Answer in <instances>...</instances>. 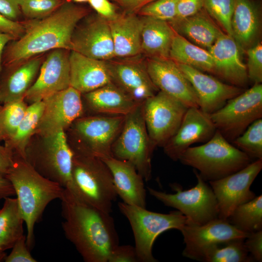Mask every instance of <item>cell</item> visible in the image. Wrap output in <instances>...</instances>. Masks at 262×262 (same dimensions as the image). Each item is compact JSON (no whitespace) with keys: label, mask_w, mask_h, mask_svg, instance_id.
I'll use <instances>...</instances> for the list:
<instances>
[{"label":"cell","mask_w":262,"mask_h":262,"mask_svg":"<svg viewBox=\"0 0 262 262\" xmlns=\"http://www.w3.org/2000/svg\"><path fill=\"white\" fill-rule=\"evenodd\" d=\"M141 53L148 58H169L175 31L168 22L142 16Z\"/></svg>","instance_id":"f546056e"},{"label":"cell","mask_w":262,"mask_h":262,"mask_svg":"<svg viewBox=\"0 0 262 262\" xmlns=\"http://www.w3.org/2000/svg\"><path fill=\"white\" fill-rule=\"evenodd\" d=\"M216 131L209 115L199 107H189L179 129L163 147L164 152L172 160H179L192 145L206 142Z\"/></svg>","instance_id":"ac0fdd59"},{"label":"cell","mask_w":262,"mask_h":262,"mask_svg":"<svg viewBox=\"0 0 262 262\" xmlns=\"http://www.w3.org/2000/svg\"><path fill=\"white\" fill-rule=\"evenodd\" d=\"M169 23L177 33L207 50L223 33L204 8L193 16Z\"/></svg>","instance_id":"f1b7e54d"},{"label":"cell","mask_w":262,"mask_h":262,"mask_svg":"<svg viewBox=\"0 0 262 262\" xmlns=\"http://www.w3.org/2000/svg\"><path fill=\"white\" fill-rule=\"evenodd\" d=\"M70 50L104 61L115 58L108 20L98 15L84 17L73 32Z\"/></svg>","instance_id":"5bb4252c"},{"label":"cell","mask_w":262,"mask_h":262,"mask_svg":"<svg viewBox=\"0 0 262 262\" xmlns=\"http://www.w3.org/2000/svg\"><path fill=\"white\" fill-rule=\"evenodd\" d=\"M240 50L233 37L225 33L208 49L213 60L215 75L230 84L244 88L248 80Z\"/></svg>","instance_id":"7402d4cb"},{"label":"cell","mask_w":262,"mask_h":262,"mask_svg":"<svg viewBox=\"0 0 262 262\" xmlns=\"http://www.w3.org/2000/svg\"><path fill=\"white\" fill-rule=\"evenodd\" d=\"M179 161L198 171L200 176L209 181L233 174L252 162L247 155L231 144L217 130L203 145L187 149Z\"/></svg>","instance_id":"277c9868"},{"label":"cell","mask_w":262,"mask_h":262,"mask_svg":"<svg viewBox=\"0 0 262 262\" xmlns=\"http://www.w3.org/2000/svg\"><path fill=\"white\" fill-rule=\"evenodd\" d=\"M70 85L82 94L112 82L107 61L91 58L70 50Z\"/></svg>","instance_id":"603a6c76"},{"label":"cell","mask_w":262,"mask_h":262,"mask_svg":"<svg viewBox=\"0 0 262 262\" xmlns=\"http://www.w3.org/2000/svg\"><path fill=\"white\" fill-rule=\"evenodd\" d=\"M0 210V250L11 249L25 234L24 222L16 198L5 197Z\"/></svg>","instance_id":"1f68e13d"},{"label":"cell","mask_w":262,"mask_h":262,"mask_svg":"<svg viewBox=\"0 0 262 262\" xmlns=\"http://www.w3.org/2000/svg\"><path fill=\"white\" fill-rule=\"evenodd\" d=\"M1 103V99H0V104Z\"/></svg>","instance_id":"6f0895ef"},{"label":"cell","mask_w":262,"mask_h":262,"mask_svg":"<svg viewBox=\"0 0 262 262\" xmlns=\"http://www.w3.org/2000/svg\"><path fill=\"white\" fill-rule=\"evenodd\" d=\"M137 57L118 58L107 62L112 82L134 100L143 103L159 90L149 76L146 62Z\"/></svg>","instance_id":"d6986e66"},{"label":"cell","mask_w":262,"mask_h":262,"mask_svg":"<svg viewBox=\"0 0 262 262\" xmlns=\"http://www.w3.org/2000/svg\"><path fill=\"white\" fill-rule=\"evenodd\" d=\"M81 94L69 86L43 99L44 110L36 132L44 137L71 126L83 113Z\"/></svg>","instance_id":"9a60e30c"},{"label":"cell","mask_w":262,"mask_h":262,"mask_svg":"<svg viewBox=\"0 0 262 262\" xmlns=\"http://www.w3.org/2000/svg\"><path fill=\"white\" fill-rule=\"evenodd\" d=\"M14 40L15 38L12 35L8 33H0V78L2 69L1 60L3 52L8 43Z\"/></svg>","instance_id":"f5cc1de1"},{"label":"cell","mask_w":262,"mask_h":262,"mask_svg":"<svg viewBox=\"0 0 262 262\" xmlns=\"http://www.w3.org/2000/svg\"><path fill=\"white\" fill-rule=\"evenodd\" d=\"M6 256L7 255L5 251L0 250V262H2L4 260Z\"/></svg>","instance_id":"db71d44e"},{"label":"cell","mask_w":262,"mask_h":262,"mask_svg":"<svg viewBox=\"0 0 262 262\" xmlns=\"http://www.w3.org/2000/svg\"><path fill=\"white\" fill-rule=\"evenodd\" d=\"M21 0H0V13L7 18L17 21L21 14Z\"/></svg>","instance_id":"c3c4849f"},{"label":"cell","mask_w":262,"mask_h":262,"mask_svg":"<svg viewBox=\"0 0 262 262\" xmlns=\"http://www.w3.org/2000/svg\"><path fill=\"white\" fill-rule=\"evenodd\" d=\"M70 50H51L41 65L36 80L26 92L24 99L32 103L64 90L70 85Z\"/></svg>","instance_id":"2e32d148"},{"label":"cell","mask_w":262,"mask_h":262,"mask_svg":"<svg viewBox=\"0 0 262 262\" xmlns=\"http://www.w3.org/2000/svg\"><path fill=\"white\" fill-rule=\"evenodd\" d=\"M262 168V159H257L233 174L209 182L217 201L218 218L227 220L237 207L256 196L250 186Z\"/></svg>","instance_id":"4fadbf2b"},{"label":"cell","mask_w":262,"mask_h":262,"mask_svg":"<svg viewBox=\"0 0 262 262\" xmlns=\"http://www.w3.org/2000/svg\"><path fill=\"white\" fill-rule=\"evenodd\" d=\"M43 58L38 55L17 66L6 69V73L0 79L1 103L24 99L26 92L39 72Z\"/></svg>","instance_id":"484cf974"},{"label":"cell","mask_w":262,"mask_h":262,"mask_svg":"<svg viewBox=\"0 0 262 262\" xmlns=\"http://www.w3.org/2000/svg\"><path fill=\"white\" fill-rule=\"evenodd\" d=\"M118 207L132 229L138 262H157L152 254L157 237L167 230L180 231L188 222L187 218L178 210L161 213L123 202L118 203Z\"/></svg>","instance_id":"8992f818"},{"label":"cell","mask_w":262,"mask_h":262,"mask_svg":"<svg viewBox=\"0 0 262 262\" xmlns=\"http://www.w3.org/2000/svg\"><path fill=\"white\" fill-rule=\"evenodd\" d=\"M245 239H235L215 243L200 251L193 260L204 262H253L254 260L245 245Z\"/></svg>","instance_id":"836d02e7"},{"label":"cell","mask_w":262,"mask_h":262,"mask_svg":"<svg viewBox=\"0 0 262 262\" xmlns=\"http://www.w3.org/2000/svg\"><path fill=\"white\" fill-rule=\"evenodd\" d=\"M88 14V10L83 7L63 2L44 17L22 22L24 33L5 47L2 66L5 69L13 68L33 57L54 49L70 50L73 32Z\"/></svg>","instance_id":"7a4b0ae2"},{"label":"cell","mask_w":262,"mask_h":262,"mask_svg":"<svg viewBox=\"0 0 262 262\" xmlns=\"http://www.w3.org/2000/svg\"><path fill=\"white\" fill-rule=\"evenodd\" d=\"M125 116L100 115L80 117L72 123L78 144L74 152L103 160L112 156V147L119 135Z\"/></svg>","instance_id":"9c48e42d"},{"label":"cell","mask_w":262,"mask_h":262,"mask_svg":"<svg viewBox=\"0 0 262 262\" xmlns=\"http://www.w3.org/2000/svg\"><path fill=\"white\" fill-rule=\"evenodd\" d=\"M14 163V156L13 152L0 143V176L5 177L12 167Z\"/></svg>","instance_id":"681fc988"},{"label":"cell","mask_w":262,"mask_h":262,"mask_svg":"<svg viewBox=\"0 0 262 262\" xmlns=\"http://www.w3.org/2000/svg\"><path fill=\"white\" fill-rule=\"evenodd\" d=\"M102 160L111 173L116 194L123 202L146 208L144 180L135 167L113 157Z\"/></svg>","instance_id":"cb8c5ba5"},{"label":"cell","mask_w":262,"mask_h":262,"mask_svg":"<svg viewBox=\"0 0 262 262\" xmlns=\"http://www.w3.org/2000/svg\"><path fill=\"white\" fill-rule=\"evenodd\" d=\"M2 198H3V197L1 196L0 195V200Z\"/></svg>","instance_id":"9f6ffc18"},{"label":"cell","mask_w":262,"mask_h":262,"mask_svg":"<svg viewBox=\"0 0 262 262\" xmlns=\"http://www.w3.org/2000/svg\"><path fill=\"white\" fill-rule=\"evenodd\" d=\"M60 200L62 227L66 238L84 262H108L119 245L110 213L86 203L68 189H64Z\"/></svg>","instance_id":"6da1fadb"},{"label":"cell","mask_w":262,"mask_h":262,"mask_svg":"<svg viewBox=\"0 0 262 262\" xmlns=\"http://www.w3.org/2000/svg\"><path fill=\"white\" fill-rule=\"evenodd\" d=\"M63 3L61 0H21L20 8L29 19H39L53 12Z\"/></svg>","instance_id":"ab89813d"},{"label":"cell","mask_w":262,"mask_h":262,"mask_svg":"<svg viewBox=\"0 0 262 262\" xmlns=\"http://www.w3.org/2000/svg\"><path fill=\"white\" fill-rule=\"evenodd\" d=\"M188 108L180 100L161 91L143 102L147 129L156 147H163L174 135Z\"/></svg>","instance_id":"7c38bea8"},{"label":"cell","mask_w":262,"mask_h":262,"mask_svg":"<svg viewBox=\"0 0 262 262\" xmlns=\"http://www.w3.org/2000/svg\"><path fill=\"white\" fill-rule=\"evenodd\" d=\"M27 106L24 100L4 104L0 106V141L12 138L25 114Z\"/></svg>","instance_id":"d590c367"},{"label":"cell","mask_w":262,"mask_h":262,"mask_svg":"<svg viewBox=\"0 0 262 262\" xmlns=\"http://www.w3.org/2000/svg\"><path fill=\"white\" fill-rule=\"evenodd\" d=\"M43 137L42 148L27 153L25 160L46 178L71 190L74 151L68 144L64 130Z\"/></svg>","instance_id":"8fae6325"},{"label":"cell","mask_w":262,"mask_h":262,"mask_svg":"<svg viewBox=\"0 0 262 262\" xmlns=\"http://www.w3.org/2000/svg\"><path fill=\"white\" fill-rule=\"evenodd\" d=\"M88 2L98 15L107 20L117 15L114 6L108 0H88Z\"/></svg>","instance_id":"7dc6e473"},{"label":"cell","mask_w":262,"mask_h":262,"mask_svg":"<svg viewBox=\"0 0 262 262\" xmlns=\"http://www.w3.org/2000/svg\"><path fill=\"white\" fill-rule=\"evenodd\" d=\"M24 30L22 22L10 20L0 13V33L9 34L16 40L23 34Z\"/></svg>","instance_id":"bcb514c9"},{"label":"cell","mask_w":262,"mask_h":262,"mask_svg":"<svg viewBox=\"0 0 262 262\" xmlns=\"http://www.w3.org/2000/svg\"><path fill=\"white\" fill-rule=\"evenodd\" d=\"M112 36L115 58L138 56L141 53L142 19L135 13L118 14L107 20Z\"/></svg>","instance_id":"d4e9b609"},{"label":"cell","mask_w":262,"mask_h":262,"mask_svg":"<svg viewBox=\"0 0 262 262\" xmlns=\"http://www.w3.org/2000/svg\"><path fill=\"white\" fill-rule=\"evenodd\" d=\"M156 147L145 124L143 103L125 116L122 129L112 147V156L133 165L144 180L151 179V159Z\"/></svg>","instance_id":"52a82bcc"},{"label":"cell","mask_w":262,"mask_h":262,"mask_svg":"<svg viewBox=\"0 0 262 262\" xmlns=\"http://www.w3.org/2000/svg\"><path fill=\"white\" fill-rule=\"evenodd\" d=\"M138 262L134 246L131 245L117 246L110 254L108 262Z\"/></svg>","instance_id":"ee69618b"},{"label":"cell","mask_w":262,"mask_h":262,"mask_svg":"<svg viewBox=\"0 0 262 262\" xmlns=\"http://www.w3.org/2000/svg\"><path fill=\"white\" fill-rule=\"evenodd\" d=\"M180 231L185 245L182 255L193 260L209 246L232 239H245L249 235L238 229L227 220L219 218L200 225L187 223Z\"/></svg>","instance_id":"44dd1931"},{"label":"cell","mask_w":262,"mask_h":262,"mask_svg":"<svg viewBox=\"0 0 262 262\" xmlns=\"http://www.w3.org/2000/svg\"><path fill=\"white\" fill-rule=\"evenodd\" d=\"M204 0H179L177 13L173 19H180L193 16L204 8Z\"/></svg>","instance_id":"7bdbcfd3"},{"label":"cell","mask_w":262,"mask_h":262,"mask_svg":"<svg viewBox=\"0 0 262 262\" xmlns=\"http://www.w3.org/2000/svg\"><path fill=\"white\" fill-rule=\"evenodd\" d=\"M83 94L90 108L101 115L126 116L142 103L113 82Z\"/></svg>","instance_id":"4316f807"},{"label":"cell","mask_w":262,"mask_h":262,"mask_svg":"<svg viewBox=\"0 0 262 262\" xmlns=\"http://www.w3.org/2000/svg\"><path fill=\"white\" fill-rule=\"evenodd\" d=\"M179 0H155L142 8L139 11L141 16H148L170 22L176 16Z\"/></svg>","instance_id":"f35d334b"},{"label":"cell","mask_w":262,"mask_h":262,"mask_svg":"<svg viewBox=\"0 0 262 262\" xmlns=\"http://www.w3.org/2000/svg\"><path fill=\"white\" fill-rule=\"evenodd\" d=\"M247 62L246 71L248 80L254 84L262 82V45L261 43L256 44L246 50Z\"/></svg>","instance_id":"60d3db41"},{"label":"cell","mask_w":262,"mask_h":262,"mask_svg":"<svg viewBox=\"0 0 262 262\" xmlns=\"http://www.w3.org/2000/svg\"><path fill=\"white\" fill-rule=\"evenodd\" d=\"M235 0H204V8L225 31L232 37L231 20Z\"/></svg>","instance_id":"74e56055"},{"label":"cell","mask_w":262,"mask_h":262,"mask_svg":"<svg viewBox=\"0 0 262 262\" xmlns=\"http://www.w3.org/2000/svg\"><path fill=\"white\" fill-rule=\"evenodd\" d=\"M73 0L77 2H88V0Z\"/></svg>","instance_id":"11a10c76"},{"label":"cell","mask_w":262,"mask_h":262,"mask_svg":"<svg viewBox=\"0 0 262 262\" xmlns=\"http://www.w3.org/2000/svg\"><path fill=\"white\" fill-rule=\"evenodd\" d=\"M169 58L177 63L215 75L213 60L209 51L191 42L176 32L171 45Z\"/></svg>","instance_id":"4dcf8cb0"},{"label":"cell","mask_w":262,"mask_h":262,"mask_svg":"<svg viewBox=\"0 0 262 262\" xmlns=\"http://www.w3.org/2000/svg\"><path fill=\"white\" fill-rule=\"evenodd\" d=\"M246 247L253 259L262 261V230L249 233L245 239Z\"/></svg>","instance_id":"f6af8a7d"},{"label":"cell","mask_w":262,"mask_h":262,"mask_svg":"<svg viewBox=\"0 0 262 262\" xmlns=\"http://www.w3.org/2000/svg\"><path fill=\"white\" fill-rule=\"evenodd\" d=\"M231 143L251 159H262V118L252 123Z\"/></svg>","instance_id":"8d00e7d4"},{"label":"cell","mask_w":262,"mask_h":262,"mask_svg":"<svg viewBox=\"0 0 262 262\" xmlns=\"http://www.w3.org/2000/svg\"><path fill=\"white\" fill-rule=\"evenodd\" d=\"M15 195L10 181L6 178L0 176V195L3 198Z\"/></svg>","instance_id":"816d5d0a"},{"label":"cell","mask_w":262,"mask_h":262,"mask_svg":"<svg viewBox=\"0 0 262 262\" xmlns=\"http://www.w3.org/2000/svg\"><path fill=\"white\" fill-rule=\"evenodd\" d=\"M261 26L260 11L252 0H235L231 20L232 37L241 49L256 44Z\"/></svg>","instance_id":"83f0119b"},{"label":"cell","mask_w":262,"mask_h":262,"mask_svg":"<svg viewBox=\"0 0 262 262\" xmlns=\"http://www.w3.org/2000/svg\"><path fill=\"white\" fill-rule=\"evenodd\" d=\"M9 255L4 259L5 262H36L30 253L26 242V235L20 238L11 248Z\"/></svg>","instance_id":"b9f144b4"},{"label":"cell","mask_w":262,"mask_h":262,"mask_svg":"<svg viewBox=\"0 0 262 262\" xmlns=\"http://www.w3.org/2000/svg\"><path fill=\"white\" fill-rule=\"evenodd\" d=\"M149 76L156 88L181 102L187 107H199L196 93L177 63L170 58H148Z\"/></svg>","instance_id":"e0dca14e"},{"label":"cell","mask_w":262,"mask_h":262,"mask_svg":"<svg viewBox=\"0 0 262 262\" xmlns=\"http://www.w3.org/2000/svg\"><path fill=\"white\" fill-rule=\"evenodd\" d=\"M43 100L31 103L14 136L5 141V146L13 154L25 159L27 145L31 137L36 130L44 110Z\"/></svg>","instance_id":"d6a6232c"},{"label":"cell","mask_w":262,"mask_h":262,"mask_svg":"<svg viewBox=\"0 0 262 262\" xmlns=\"http://www.w3.org/2000/svg\"><path fill=\"white\" fill-rule=\"evenodd\" d=\"M197 179L196 185L188 190H182L179 184H171L175 193L169 194L148 187L150 195L164 205L177 209L187 219V223L203 225L218 218L219 209L214 194L211 187L194 170Z\"/></svg>","instance_id":"ba28073f"},{"label":"cell","mask_w":262,"mask_h":262,"mask_svg":"<svg viewBox=\"0 0 262 262\" xmlns=\"http://www.w3.org/2000/svg\"><path fill=\"white\" fill-rule=\"evenodd\" d=\"M197 96L199 108L211 115L245 89L225 83L216 78L190 66L177 63Z\"/></svg>","instance_id":"ffe728a7"},{"label":"cell","mask_w":262,"mask_h":262,"mask_svg":"<svg viewBox=\"0 0 262 262\" xmlns=\"http://www.w3.org/2000/svg\"><path fill=\"white\" fill-rule=\"evenodd\" d=\"M127 13H135L144 6L155 0H114Z\"/></svg>","instance_id":"f907efd6"},{"label":"cell","mask_w":262,"mask_h":262,"mask_svg":"<svg viewBox=\"0 0 262 262\" xmlns=\"http://www.w3.org/2000/svg\"><path fill=\"white\" fill-rule=\"evenodd\" d=\"M216 129L229 142L262 118V84H254L209 115Z\"/></svg>","instance_id":"30bf717a"},{"label":"cell","mask_w":262,"mask_h":262,"mask_svg":"<svg viewBox=\"0 0 262 262\" xmlns=\"http://www.w3.org/2000/svg\"><path fill=\"white\" fill-rule=\"evenodd\" d=\"M14 156L12 167L5 177L16 195L18 204L27 228L29 248L34 244V226L39 221L47 205L61 199L65 188L39 173L25 159Z\"/></svg>","instance_id":"3957f363"},{"label":"cell","mask_w":262,"mask_h":262,"mask_svg":"<svg viewBox=\"0 0 262 262\" xmlns=\"http://www.w3.org/2000/svg\"><path fill=\"white\" fill-rule=\"evenodd\" d=\"M227 220L246 233L262 230V195L239 205Z\"/></svg>","instance_id":"e575fe53"},{"label":"cell","mask_w":262,"mask_h":262,"mask_svg":"<svg viewBox=\"0 0 262 262\" xmlns=\"http://www.w3.org/2000/svg\"><path fill=\"white\" fill-rule=\"evenodd\" d=\"M69 190L86 203L111 213L117 195L111 173L100 159L74 152Z\"/></svg>","instance_id":"5b68a950"}]
</instances>
